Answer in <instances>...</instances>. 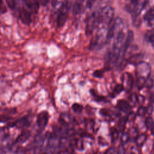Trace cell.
I'll use <instances>...</instances> for the list:
<instances>
[{
	"label": "cell",
	"instance_id": "cell-1",
	"mask_svg": "<svg viewBox=\"0 0 154 154\" xmlns=\"http://www.w3.org/2000/svg\"><path fill=\"white\" fill-rule=\"evenodd\" d=\"M150 72L151 67L149 63L141 61L137 64V76L139 87L144 86V81L150 75Z\"/></svg>",
	"mask_w": 154,
	"mask_h": 154
},
{
	"label": "cell",
	"instance_id": "cell-2",
	"mask_svg": "<svg viewBox=\"0 0 154 154\" xmlns=\"http://www.w3.org/2000/svg\"><path fill=\"white\" fill-rule=\"evenodd\" d=\"M100 14V22L103 25L108 26L113 19L114 10L110 6H106L102 8L99 13Z\"/></svg>",
	"mask_w": 154,
	"mask_h": 154
},
{
	"label": "cell",
	"instance_id": "cell-3",
	"mask_svg": "<svg viewBox=\"0 0 154 154\" xmlns=\"http://www.w3.org/2000/svg\"><path fill=\"white\" fill-rule=\"evenodd\" d=\"M149 0H131L128 10L134 14V17L137 19L141 11L146 6Z\"/></svg>",
	"mask_w": 154,
	"mask_h": 154
},
{
	"label": "cell",
	"instance_id": "cell-4",
	"mask_svg": "<svg viewBox=\"0 0 154 154\" xmlns=\"http://www.w3.org/2000/svg\"><path fill=\"white\" fill-rule=\"evenodd\" d=\"M100 22L99 13H94L90 18L87 25L86 32L88 34H91L93 30L96 28Z\"/></svg>",
	"mask_w": 154,
	"mask_h": 154
},
{
	"label": "cell",
	"instance_id": "cell-5",
	"mask_svg": "<svg viewBox=\"0 0 154 154\" xmlns=\"http://www.w3.org/2000/svg\"><path fill=\"white\" fill-rule=\"evenodd\" d=\"M69 8V5L68 2H66L61 8V10L57 17V25L59 27H61L64 25L67 19V13Z\"/></svg>",
	"mask_w": 154,
	"mask_h": 154
},
{
	"label": "cell",
	"instance_id": "cell-6",
	"mask_svg": "<svg viewBox=\"0 0 154 154\" xmlns=\"http://www.w3.org/2000/svg\"><path fill=\"white\" fill-rule=\"evenodd\" d=\"M122 85L124 89L126 91H130L133 87L134 80L132 75L128 73L125 72L122 75Z\"/></svg>",
	"mask_w": 154,
	"mask_h": 154
},
{
	"label": "cell",
	"instance_id": "cell-7",
	"mask_svg": "<svg viewBox=\"0 0 154 154\" xmlns=\"http://www.w3.org/2000/svg\"><path fill=\"white\" fill-rule=\"evenodd\" d=\"M48 114L47 112L43 111L40 113L38 115L37 119V123L38 124V126L41 128H44L48 123Z\"/></svg>",
	"mask_w": 154,
	"mask_h": 154
},
{
	"label": "cell",
	"instance_id": "cell-8",
	"mask_svg": "<svg viewBox=\"0 0 154 154\" xmlns=\"http://www.w3.org/2000/svg\"><path fill=\"white\" fill-rule=\"evenodd\" d=\"M19 17L22 22L25 25H29L31 23V19L29 12L25 9H22L19 13Z\"/></svg>",
	"mask_w": 154,
	"mask_h": 154
},
{
	"label": "cell",
	"instance_id": "cell-9",
	"mask_svg": "<svg viewBox=\"0 0 154 154\" xmlns=\"http://www.w3.org/2000/svg\"><path fill=\"white\" fill-rule=\"evenodd\" d=\"M26 7L32 11L37 13L38 10V0H24Z\"/></svg>",
	"mask_w": 154,
	"mask_h": 154
},
{
	"label": "cell",
	"instance_id": "cell-10",
	"mask_svg": "<svg viewBox=\"0 0 154 154\" xmlns=\"http://www.w3.org/2000/svg\"><path fill=\"white\" fill-rule=\"evenodd\" d=\"M144 19L150 26H154V8L149 10L144 15Z\"/></svg>",
	"mask_w": 154,
	"mask_h": 154
},
{
	"label": "cell",
	"instance_id": "cell-11",
	"mask_svg": "<svg viewBox=\"0 0 154 154\" xmlns=\"http://www.w3.org/2000/svg\"><path fill=\"white\" fill-rule=\"evenodd\" d=\"M117 107L122 111L126 112L131 109V106L129 102L125 100H119L117 103Z\"/></svg>",
	"mask_w": 154,
	"mask_h": 154
},
{
	"label": "cell",
	"instance_id": "cell-12",
	"mask_svg": "<svg viewBox=\"0 0 154 154\" xmlns=\"http://www.w3.org/2000/svg\"><path fill=\"white\" fill-rule=\"evenodd\" d=\"M83 1L81 0H76L73 6V13L74 14H79L82 10Z\"/></svg>",
	"mask_w": 154,
	"mask_h": 154
},
{
	"label": "cell",
	"instance_id": "cell-13",
	"mask_svg": "<svg viewBox=\"0 0 154 154\" xmlns=\"http://www.w3.org/2000/svg\"><path fill=\"white\" fill-rule=\"evenodd\" d=\"M147 140V136L145 134L137 135L135 138V143L138 146H142Z\"/></svg>",
	"mask_w": 154,
	"mask_h": 154
},
{
	"label": "cell",
	"instance_id": "cell-14",
	"mask_svg": "<svg viewBox=\"0 0 154 154\" xmlns=\"http://www.w3.org/2000/svg\"><path fill=\"white\" fill-rule=\"evenodd\" d=\"M143 58V56L141 54H135L132 56L129 59V63L131 64H135L137 65L138 63L141 61V60Z\"/></svg>",
	"mask_w": 154,
	"mask_h": 154
},
{
	"label": "cell",
	"instance_id": "cell-15",
	"mask_svg": "<svg viewBox=\"0 0 154 154\" xmlns=\"http://www.w3.org/2000/svg\"><path fill=\"white\" fill-rule=\"evenodd\" d=\"M61 121L65 124H69L71 123L73 120V117L71 116V115L68 114H64L63 115H61Z\"/></svg>",
	"mask_w": 154,
	"mask_h": 154
},
{
	"label": "cell",
	"instance_id": "cell-16",
	"mask_svg": "<svg viewBox=\"0 0 154 154\" xmlns=\"http://www.w3.org/2000/svg\"><path fill=\"white\" fill-rule=\"evenodd\" d=\"M153 79L150 76H149L148 78H147L144 81V86H145L146 88L150 89L152 87H153Z\"/></svg>",
	"mask_w": 154,
	"mask_h": 154
},
{
	"label": "cell",
	"instance_id": "cell-17",
	"mask_svg": "<svg viewBox=\"0 0 154 154\" xmlns=\"http://www.w3.org/2000/svg\"><path fill=\"white\" fill-rule=\"evenodd\" d=\"M130 136L129 135V134L128 132H124L122 134V136H121V138H120V141H121V143L123 144H126L130 140Z\"/></svg>",
	"mask_w": 154,
	"mask_h": 154
},
{
	"label": "cell",
	"instance_id": "cell-18",
	"mask_svg": "<svg viewBox=\"0 0 154 154\" xmlns=\"http://www.w3.org/2000/svg\"><path fill=\"white\" fill-rule=\"evenodd\" d=\"M72 109L73 110L74 112L76 113H80L82 112L83 109V107L81 104H79L78 103H75L72 105Z\"/></svg>",
	"mask_w": 154,
	"mask_h": 154
},
{
	"label": "cell",
	"instance_id": "cell-19",
	"mask_svg": "<svg viewBox=\"0 0 154 154\" xmlns=\"http://www.w3.org/2000/svg\"><path fill=\"white\" fill-rule=\"evenodd\" d=\"M6 3L10 8L14 10L17 7V0H6Z\"/></svg>",
	"mask_w": 154,
	"mask_h": 154
},
{
	"label": "cell",
	"instance_id": "cell-20",
	"mask_svg": "<svg viewBox=\"0 0 154 154\" xmlns=\"http://www.w3.org/2000/svg\"><path fill=\"white\" fill-rule=\"evenodd\" d=\"M146 114V108L143 106H140L138 107L136 115L138 116H143Z\"/></svg>",
	"mask_w": 154,
	"mask_h": 154
},
{
	"label": "cell",
	"instance_id": "cell-21",
	"mask_svg": "<svg viewBox=\"0 0 154 154\" xmlns=\"http://www.w3.org/2000/svg\"><path fill=\"white\" fill-rule=\"evenodd\" d=\"M124 90V88L122 85V84H118L117 85L114 89V93L115 94H119L120 93H121L123 90Z\"/></svg>",
	"mask_w": 154,
	"mask_h": 154
},
{
	"label": "cell",
	"instance_id": "cell-22",
	"mask_svg": "<svg viewBox=\"0 0 154 154\" xmlns=\"http://www.w3.org/2000/svg\"><path fill=\"white\" fill-rule=\"evenodd\" d=\"M128 134L130 136V138L132 136L133 137H134L135 138L137 137V136L138 135V131L135 128H132L129 130V132Z\"/></svg>",
	"mask_w": 154,
	"mask_h": 154
},
{
	"label": "cell",
	"instance_id": "cell-23",
	"mask_svg": "<svg viewBox=\"0 0 154 154\" xmlns=\"http://www.w3.org/2000/svg\"><path fill=\"white\" fill-rule=\"evenodd\" d=\"M126 119H121L118 124V127H119V129L120 130V131H122L123 130V129L125 128V125H126Z\"/></svg>",
	"mask_w": 154,
	"mask_h": 154
},
{
	"label": "cell",
	"instance_id": "cell-24",
	"mask_svg": "<svg viewBox=\"0 0 154 154\" xmlns=\"http://www.w3.org/2000/svg\"><path fill=\"white\" fill-rule=\"evenodd\" d=\"M154 122L152 119V118H151L150 117H149L146 119V126L149 128L153 124Z\"/></svg>",
	"mask_w": 154,
	"mask_h": 154
},
{
	"label": "cell",
	"instance_id": "cell-25",
	"mask_svg": "<svg viewBox=\"0 0 154 154\" xmlns=\"http://www.w3.org/2000/svg\"><path fill=\"white\" fill-rule=\"evenodd\" d=\"M106 153H111V154H113V153H119L118 152V150H117L116 148L114 147H110L109 148L108 150H106L105 151Z\"/></svg>",
	"mask_w": 154,
	"mask_h": 154
},
{
	"label": "cell",
	"instance_id": "cell-26",
	"mask_svg": "<svg viewBox=\"0 0 154 154\" xmlns=\"http://www.w3.org/2000/svg\"><path fill=\"white\" fill-rule=\"evenodd\" d=\"M93 75L96 78H101L103 75V71L100 70H97L94 72Z\"/></svg>",
	"mask_w": 154,
	"mask_h": 154
},
{
	"label": "cell",
	"instance_id": "cell-27",
	"mask_svg": "<svg viewBox=\"0 0 154 154\" xmlns=\"http://www.w3.org/2000/svg\"><path fill=\"white\" fill-rule=\"evenodd\" d=\"M135 117H136V115L134 112H131L130 114H129V115L126 119V121L132 122L135 120Z\"/></svg>",
	"mask_w": 154,
	"mask_h": 154
},
{
	"label": "cell",
	"instance_id": "cell-28",
	"mask_svg": "<svg viewBox=\"0 0 154 154\" xmlns=\"http://www.w3.org/2000/svg\"><path fill=\"white\" fill-rule=\"evenodd\" d=\"M144 101V97L143 95L139 94L137 96V102L140 104H142Z\"/></svg>",
	"mask_w": 154,
	"mask_h": 154
},
{
	"label": "cell",
	"instance_id": "cell-29",
	"mask_svg": "<svg viewBox=\"0 0 154 154\" xmlns=\"http://www.w3.org/2000/svg\"><path fill=\"white\" fill-rule=\"evenodd\" d=\"M131 101L132 104H135L136 103H137V95H136L135 94H132L131 97Z\"/></svg>",
	"mask_w": 154,
	"mask_h": 154
},
{
	"label": "cell",
	"instance_id": "cell-30",
	"mask_svg": "<svg viewBox=\"0 0 154 154\" xmlns=\"http://www.w3.org/2000/svg\"><path fill=\"white\" fill-rule=\"evenodd\" d=\"M153 109V106L151 105H149V106L146 108V113H147L149 115L151 114L152 113Z\"/></svg>",
	"mask_w": 154,
	"mask_h": 154
},
{
	"label": "cell",
	"instance_id": "cell-31",
	"mask_svg": "<svg viewBox=\"0 0 154 154\" xmlns=\"http://www.w3.org/2000/svg\"><path fill=\"white\" fill-rule=\"evenodd\" d=\"M5 11V7L4 4L2 0H0V11L4 12Z\"/></svg>",
	"mask_w": 154,
	"mask_h": 154
},
{
	"label": "cell",
	"instance_id": "cell-32",
	"mask_svg": "<svg viewBox=\"0 0 154 154\" xmlns=\"http://www.w3.org/2000/svg\"><path fill=\"white\" fill-rule=\"evenodd\" d=\"M151 88H152V91L150 95V100L152 102H154V88L152 87Z\"/></svg>",
	"mask_w": 154,
	"mask_h": 154
},
{
	"label": "cell",
	"instance_id": "cell-33",
	"mask_svg": "<svg viewBox=\"0 0 154 154\" xmlns=\"http://www.w3.org/2000/svg\"><path fill=\"white\" fill-rule=\"evenodd\" d=\"M112 139H113L114 140H115V139L117 138V136H118V132H117V129H114L113 130V132H112Z\"/></svg>",
	"mask_w": 154,
	"mask_h": 154
},
{
	"label": "cell",
	"instance_id": "cell-34",
	"mask_svg": "<svg viewBox=\"0 0 154 154\" xmlns=\"http://www.w3.org/2000/svg\"><path fill=\"white\" fill-rule=\"evenodd\" d=\"M94 1H95V0H87V6H88V7H90L93 5V2H94Z\"/></svg>",
	"mask_w": 154,
	"mask_h": 154
},
{
	"label": "cell",
	"instance_id": "cell-35",
	"mask_svg": "<svg viewBox=\"0 0 154 154\" xmlns=\"http://www.w3.org/2000/svg\"><path fill=\"white\" fill-rule=\"evenodd\" d=\"M39 2L42 5H46L49 2V0H39Z\"/></svg>",
	"mask_w": 154,
	"mask_h": 154
},
{
	"label": "cell",
	"instance_id": "cell-36",
	"mask_svg": "<svg viewBox=\"0 0 154 154\" xmlns=\"http://www.w3.org/2000/svg\"><path fill=\"white\" fill-rule=\"evenodd\" d=\"M149 129H150V132H151V133H152V134L154 136V123H153V124L149 128Z\"/></svg>",
	"mask_w": 154,
	"mask_h": 154
},
{
	"label": "cell",
	"instance_id": "cell-37",
	"mask_svg": "<svg viewBox=\"0 0 154 154\" xmlns=\"http://www.w3.org/2000/svg\"><path fill=\"white\" fill-rule=\"evenodd\" d=\"M51 1L52 5V6H55V5H57V3L58 0H51Z\"/></svg>",
	"mask_w": 154,
	"mask_h": 154
}]
</instances>
